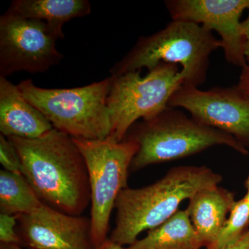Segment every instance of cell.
<instances>
[{
	"label": "cell",
	"mask_w": 249,
	"mask_h": 249,
	"mask_svg": "<svg viewBox=\"0 0 249 249\" xmlns=\"http://www.w3.org/2000/svg\"><path fill=\"white\" fill-rule=\"evenodd\" d=\"M22 174L41 201L67 214L82 215L91 201L84 157L68 134L53 129L34 139L9 137Z\"/></svg>",
	"instance_id": "6da1fadb"
},
{
	"label": "cell",
	"mask_w": 249,
	"mask_h": 249,
	"mask_svg": "<svg viewBox=\"0 0 249 249\" xmlns=\"http://www.w3.org/2000/svg\"><path fill=\"white\" fill-rule=\"evenodd\" d=\"M222 181L221 175L204 165H183L171 168L149 186L124 188L116 200L115 227L109 238L123 247L132 245L142 232L176 213L183 201Z\"/></svg>",
	"instance_id": "7a4b0ae2"
},
{
	"label": "cell",
	"mask_w": 249,
	"mask_h": 249,
	"mask_svg": "<svg viewBox=\"0 0 249 249\" xmlns=\"http://www.w3.org/2000/svg\"><path fill=\"white\" fill-rule=\"evenodd\" d=\"M222 48V41L208 28L182 20H172L151 36H142L127 55L111 69V76L148 71L160 62L181 65L183 84L200 86L206 81L211 54Z\"/></svg>",
	"instance_id": "3957f363"
},
{
	"label": "cell",
	"mask_w": 249,
	"mask_h": 249,
	"mask_svg": "<svg viewBox=\"0 0 249 249\" xmlns=\"http://www.w3.org/2000/svg\"><path fill=\"white\" fill-rule=\"evenodd\" d=\"M125 138L139 145L131 164L132 171L186 158L216 145H225L241 155H249L232 136L199 124L178 108L169 106L153 119L134 124Z\"/></svg>",
	"instance_id": "277c9868"
},
{
	"label": "cell",
	"mask_w": 249,
	"mask_h": 249,
	"mask_svg": "<svg viewBox=\"0 0 249 249\" xmlns=\"http://www.w3.org/2000/svg\"><path fill=\"white\" fill-rule=\"evenodd\" d=\"M114 77L71 89H44L32 80L18 85L24 97L47 118L54 129L73 138L98 140L110 135L107 98Z\"/></svg>",
	"instance_id": "5b68a950"
},
{
	"label": "cell",
	"mask_w": 249,
	"mask_h": 249,
	"mask_svg": "<svg viewBox=\"0 0 249 249\" xmlns=\"http://www.w3.org/2000/svg\"><path fill=\"white\" fill-rule=\"evenodd\" d=\"M73 140L88 168L91 195V235L96 248L108 238L111 213L121 192L128 187L127 177L139 145L127 138L121 142L108 139Z\"/></svg>",
	"instance_id": "8992f818"
},
{
	"label": "cell",
	"mask_w": 249,
	"mask_h": 249,
	"mask_svg": "<svg viewBox=\"0 0 249 249\" xmlns=\"http://www.w3.org/2000/svg\"><path fill=\"white\" fill-rule=\"evenodd\" d=\"M183 81L178 65L165 62L145 76L136 71L114 77L107 98L111 130L107 139L122 142L139 119L150 120L164 111Z\"/></svg>",
	"instance_id": "52a82bcc"
},
{
	"label": "cell",
	"mask_w": 249,
	"mask_h": 249,
	"mask_svg": "<svg viewBox=\"0 0 249 249\" xmlns=\"http://www.w3.org/2000/svg\"><path fill=\"white\" fill-rule=\"evenodd\" d=\"M62 35L47 23L6 11L0 17V76L41 73L61 61L56 49Z\"/></svg>",
	"instance_id": "ba28073f"
},
{
	"label": "cell",
	"mask_w": 249,
	"mask_h": 249,
	"mask_svg": "<svg viewBox=\"0 0 249 249\" xmlns=\"http://www.w3.org/2000/svg\"><path fill=\"white\" fill-rule=\"evenodd\" d=\"M168 106L183 108L199 124L232 136L249 152V101L235 86L201 90L183 84Z\"/></svg>",
	"instance_id": "9c48e42d"
},
{
	"label": "cell",
	"mask_w": 249,
	"mask_h": 249,
	"mask_svg": "<svg viewBox=\"0 0 249 249\" xmlns=\"http://www.w3.org/2000/svg\"><path fill=\"white\" fill-rule=\"evenodd\" d=\"M165 5L172 20L194 22L216 31L228 63L240 68L248 64L240 19L249 0H167Z\"/></svg>",
	"instance_id": "30bf717a"
},
{
	"label": "cell",
	"mask_w": 249,
	"mask_h": 249,
	"mask_svg": "<svg viewBox=\"0 0 249 249\" xmlns=\"http://www.w3.org/2000/svg\"><path fill=\"white\" fill-rule=\"evenodd\" d=\"M18 216V232L30 249H94L90 219L65 213L43 203Z\"/></svg>",
	"instance_id": "8fae6325"
},
{
	"label": "cell",
	"mask_w": 249,
	"mask_h": 249,
	"mask_svg": "<svg viewBox=\"0 0 249 249\" xmlns=\"http://www.w3.org/2000/svg\"><path fill=\"white\" fill-rule=\"evenodd\" d=\"M53 127L19 88L0 76V132L6 138H40Z\"/></svg>",
	"instance_id": "7c38bea8"
},
{
	"label": "cell",
	"mask_w": 249,
	"mask_h": 249,
	"mask_svg": "<svg viewBox=\"0 0 249 249\" xmlns=\"http://www.w3.org/2000/svg\"><path fill=\"white\" fill-rule=\"evenodd\" d=\"M235 202L234 193L219 186L198 192L189 199L190 219L206 249L215 242Z\"/></svg>",
	"instance_id": "4fadbf2b"
},
{
	"label": "cell",
	"mask_w": 249,
	"mask_h": 249,
	"mask_svg": "<svg viewBox=\"0 0 249 249\" xmlns=\"http://www.w3.org/2000/svg\"><path fill=\"white\" fill-rule=\"evenodd\" d=\"M203 247L190 219L188 209L178 210L142 239L124 249H201Z\"/></svg>",
	"instance_id": "5bb4252c"
},
{
	"label": "cell",
	"mask_w": 249,
	"mask_h": 249,
	"mask_svg": "<svg viewBox=\"0 0 249 249\" xmlns=\"http://www.w3.org/2000/svg\"><path fill=\"white\" fill-rule=\"evenodd\" d=\"M87 0H15L9 12L21 17L43 21L62 35L65 22L73 18L84 17L91 13Z\"/></svg>",
	"instance_id": "9a60e30c"
},
{
	"label": "cell",
	"mask_w": 249,
	"mask_h": 249,
	"mask_svg": "<svg viewBox=\"0 0 249 249\" xmlns=\"http://www.w3.org/2000/svg\"><path fill=\"white\" fill-rule=\"evenodd\" d=\"M42 204L22 174L0 170V213L27 214Z\"/></svg>",
	"instance_id": "2e32d148"
},
{
	"label": "cell",
	"mask_w": 249,
	"mask_h": 249,
	"mask_svg": "<svg viewBox=\"0 0 249 249\" xmlns=\"http://www.w3.org/2000/svg\"><path fill=\"white\" fill-rule=\"evenodd\" d=\"M249 203L245 197L236 201L215 242L209 249H223L240 240L249 231Z\"/></svg>",
	"instance_id": "e0dca14e"
},
{
	"label": "cell",
	"mask_w": 249,
	"mask_h": 249,
	"mask_svg": "<svg viewBox=\"0 0 249 249\" xmlns=\"http://www.w3.org/2000/svg\"><path fill=\"white\" fill-rule=\"evenodd\" d=\"M0 163L3 169L10 173L22 174L21 160L17 150L11 142L0 135Z\"/></svg>",
	"instance_id": "ac0fdd59"
},
{
	"label": "cell",
	"mask_w": 249,
	"mask_h": 249,
	"mask_svg": "<svg viewBox=\"0 0 249 249\" xmlns=\"http://www.w3.org/2000/svg\"><path fill=\"white\" fill-rule=\"evenodd\" d=\"M18 216L0 213V243L22 244L18 232Z\"/></svg>",
	"instance_id": "d6986e66"
},
{
	"label": "cell",
	"mask_w": 249,
	"mask_h": 249,
	"mask_svg": "<svg viewBox=\"0 0 249 249\" xmlns=\"http://www.w3.org/2000/svg\"><path fill=\"white\" fill-rule=\"evenodd\" d=\"M236 88L239 92L249 101V65L247 64L245 67L242 68L239 82Z\"/></svg>",
	"instance_id": "ffe728a7"
},
{
	"label": "cell",
	"mask_w": 249,
	"mask_h": 249,
	"mask_svg": "<svg viewBox=\"0 0 249 249\" xmlns=\"http://www.w3.org/2000/svg\"><path fill=\"white\" fill-rule=\"evenodd\" d=\"M223 249H249V231L235 244Z\"/></svg>",
	"instance_id": "44dd1931"
},
{
	"label": "cell",
	"mask_w": 249,
	"mask_h": 249,
	"mask_svg": "<svg viewBox=\"0 0 249 249\" xmlns=\"http://www.w3.org/2000/svg\"><path fill=\"white\" fill-rule=\"evenodd\" d=\"M94 249H124V247L117 245L115 242H112L110 239L108 237L107 240L105 241L101 245L96 247Z\"/></svg>",
	"instance_id": "7402d4cb"
},
{
	"label": "cell",
	"mask_w": 249,
	"mask_h": 249,
	"mask_svg": "<svg viewBox=\"0 0 249 249\" xmlns=\"http://www.w3.org/2000/svg\"><path fill=\"white\" fill-rule=\"evenodd\" d=\"M244 36L245 39V53L247 58H249V24H245L242 22Z\"/></svg>",
	"instance_id": "603a6c76"
},
{
	"label": "cell",
	"mask_w": 249,
	"mask_h": 249,
	"mask_svg": "<svg viewBox=\"0 0 249 249\" xmlns=\"http://www.w3.org/2000/svg\"><path fill=\"white\" fill-rule=\"evenodd\" d=\"M0 249H24L19 245H8L0 243Z\"/></svg>",
	"instance_id": "cb8c5ba5"
},
{
	"label": "cell",
	"mask_w": 249,
	"mask_h": 249,
	"mask_svg": "<svg viewBox=\"0 0 249 249\" xmlns=\"http://www.w3.org/2000/svg\"><path fill=\"white\" fill-rule=\"evenodd\" d=\"M245 186L246 189H247V193H246L245 196L244 197L249 203V174L247 179H246Z\"/></svg>",
	"instance_id": "d4e9b609"
},
{
	"label": "cell",
	"mask_w": 249,
	"mask_h": 249,
	"mask_svg": "<svg viewBox=\"0 0 249 249\" xmlns=\"http://www.w3.org/2000/svg\"><path fill=\"white\" fill-rule=\"evenodd\" d=\"M248 10H249V16H248V17L246 18L245 20L243 21V22L245 23V24H249V7Z\"/></svg>",
	"instance_id": "484cf974"
},
{
	"label": "cell",
	"mask_w": 249,
	"mask_h": 249,
	"mask_svg": "<svg viewBox=\"0 0 249 249\" xmlns=\"http://www.w3.org/2000/svg\"><path fill=\"white\" fill-rule=\"evenodd\" d=\"M247 63L249 65V58H247Z\"/></svg>",
	"instance_id": "4316f807"
}]
</instances>
